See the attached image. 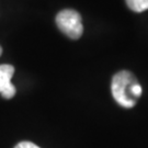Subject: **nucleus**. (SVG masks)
Here are the masks:
<instances>
[{"label":"nucleus","instance_id":"obj_6","mask_svg":"<svg viewBox=\"0 0 148 148\" xmlns=\"http://www.w3.org/2000/svg\"><path fill=\"white\" fill-rule=\"evenodd\" d=\"M1 53H2V48H1V46H0V55H1Z\"/></svg>","mask_w":148,"mask_h":148},{"label":"nucleus","instance_id":"obj_4","mask_svg":"<svg viewBox=\"0 0 148 148\" xmlns=\"http://www.w3.org/2000/svg\"><path fill=\"white\" fill-rule=\"evenodd\" d=\"M126 3L135 12H143L148 9V0H126Z\"/></svg>","mask_w":148,"mask_h":148},{"label":"nucleus","instance_id":"obj_1","mask_svg":"<svg viewBox=\"0 0 148 148\" xmlns=\"http://www.w3.org/2000/svg\"><path fill=\"white\" fill-rule=\"evenodd\" d=\"M111 91L113 98L120 106L130 109L137 103L143 90L136 77L132 73L124 70L114 75Z\"/></svg>","mask_w":148,"mask_h":148},{"label":"nucleus","instance_id":"obj_2","mask_svg":"<svg viewBox=\"0 0 148 148\" xmlns=\"http://www.w3.org/2000/svg\"><path fill=\"white\" fill-rule=\"evenodd\" d=\"M56 24L65 35L73 40H77L82 35L84 27L81 16L77 11L70 9L60 11L56 16Z\"/></svg>","mask_w":148,"mask_h":148},{"label":"nucleus","instance_id":"obj_5","mask_svg":"<svg viewBox=\"0 0 148 148\" xmlns=\"http://www.w3.org/2000/svg\"><path fill=\"white\" fill-rule=\"evenodd\" d=\"M14 148H40L38 146H36L35 144L31 143V142H21L16 145Z\"/></svg>","mask_w":148,"mask_h":148},{"label":"nucleus","instance_id":"obj_3","mask_svg":"<svg viewBox=\"0 0 148 148\" xmlns=\"http://www.w3.org/2000/svg\"><path fill=\"white\" fill-rule=\"evenodd\" d=\"M14 74L12 65H0V93L5 99H11L16 95V87L11 84V78Z\"/></svg>","mask_w":148,"mask_h":148}]
</instances>
